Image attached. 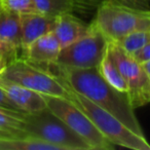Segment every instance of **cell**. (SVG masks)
<instances>
[{"label": "cell", "mask_w": 150, "mask_h": 150, "mask_svg": "<svg viewBox=\"0 0 150 150\" xmlns=\"http://www.w3.org/2000/svg\"><path fill=\"white\" fill-rule=\"evenodd\" d=\"M98 71L101 74V76L110 86H112L113 88L120 91V92H125L129 94V88H127V82L123 79L120 71L118 70L114 61L111 58L110 54L108 52V48H107V52L105 54L104 58L102 59L100 65H99Z\"/></svg>", "instance_id": "9a60e30c"}, {"label": "cell", "mask_w": 150, "mask_h": 150, "mask_svg": "<svg viewBox=\"0 0 150 150\" xmlns=\"http://www.w3.org/2000/svg\"><path fill=\"white\" fill-rule=\"evenodd\" d=\"M2 11V7H1V5H0V13Z\"/></svg>", "instance_id": "4316f807"}, {"label": "cell", "mask_w": 150, "mask_h": 150, "mask_svg": "<svg viewBox=\"0 0 150 150\" xmlns=\"http://www.w3.org/2000/svg\"><path fill=\"white\" fill-rule=\"evenodd\" d=\"M43 97L48 110L64 121L73 132L79 135L92 149L111 150L115 148L114 144L99 131L90 117L70 100L46 95H43Z\"/></svg>", "instance_id": "8992f818"}, {"label": "cell", "mask_w": 150, "mask_h": 150, "mask_svg": "<svg viewBox=\"0 0 150 150\" xmlns=\"http://www.w3.org/2000/svg\"><path fill=\"white\" fill-rule=\"evenodd\" d=\"M114 42L127 54H133L142 46L150 42V31L149 30H140V31L132 32Z\"/></svg>", "instance_id": "ac0fdd59"}, {"label": "cell", "mask_w": 150, "mask_h": 150, "mask_svg": "<svg viewBox=\"0 0 150 150\" xmlns=\"http://www.w3.org/2000/svg\"><path fill=\"white\" fill-rule=\"evenodd\" d=\"M62 50L60 42L52 32L37 38L22 50V58L38 66L46 67L54 64Z\"/></svg>", "instance_id": "30bf717a"}, {"label": "cell", "mask_w": 150, "mask_h": 150, "mask_svg": "<svg viewBox=\"0 0 150 150\" xmlns=\"http://www.w3.org/2000/svg\"><path fill=\"white\" fill-rule=\"evenodd\" d=\"M21 16L22 50L37 38L54 31L56 17H50L40 13H24Z\"/></svg>", "instance_id": "7c38bea8"}, {"label": "cell", "mask_w": 150, "mask_h": 150, "mask_svg": "<svg viewBox=\"0 0 150 150\" xmlns=\"http://www.w3.org/2000/svg\"><path fill=\"white\" fill-rule=\"evenodd\" d=\"M92 26L108 41H117L135 31L150 29V9L106 0L96 9Z\"/></svg>", "instance_id": "7a4b0ae2"}, {"label": "cell", "mask_w": 150, "mask_h": 150, "mask_svg": "<svg viewBox=\"0 0 150 150\" xmlns=\"http://www.w3.org/2000/svg\"><path fill=\"white\" fill-rule=\"evenodd\" d=\"M108 52L129 88V96L135 109L150 103V79L141 64L115 42H108Z\"/></svg>", "instance_id": "ba28073f"}, {"label": "cell", "mask_w": 150, "mask_h": 150, "mask_svg": "<svg viewBox=\"0 0 150 150\" xmlns=\"http://www.w3.org/2000/svg\"><path fill=\"white\" fill-rule=\"evenodd\" d=\"M8 63H11V61H9L6 57L0 54V74L2 73V71L5 69V67L8 65Z\"/></svg>", "instance_id": "cb8c5ba5"}, {"label": "cell", "mask_w": 150, "mask_h": 150, "mask_svg": "<svg viewBox=\"0 0 150 150\" xmlns=\"http://www.w3.org/2000/svg\"><path fill=\"white\" fill-rule=\"evenodd\" d=\"M0 88L11 101L25 113H37L47 109L43 95L28 88L9 81L0 76Z\"/></svg>", "instance_id": "9c48e42d"}, {"label": "cell", "mask_w": 150, "mask_h": 150, "mask_svg": "<svg viewBox=\"0 0 150 150\" xmlns=\"http://www.w3.org/2000/svg\"><path fill=\"white\" fill-rule=\"evenodd\" d=\"M38 13L50 17L74 11V0H33Z\"/></svg>", "instance_id": "e0dca14e"}, {"label": "cell", "mask_w": 150, "mask_h": 150, "mask_svg": "<svg viewBox=\"0 0 150 150\" xmlns=\"http://www.w3.org/2000/svg\"><path fill=\"white\" fill-rule=\"evenodd\" d=\"M0 150H60L31 136H0Z\"/></svg>", "instance_id": "5bb4252c"}, {"label": "cell", "mask_w": 150, "mask_h": 150, "mask_svg": "<svg viewBox=\"0 0 150 150\" xmlns=\"http://www.w3.org/2000/svg\"><path fill=\"white\" fill-rule=\"evenodd\" d=\"M92 30V24L86 23L72 13H66L56 17V24L52 33L60 42L61 46L68 45L83 37Z\"/></svg>", "instance_id": "8fae6325"}, {"label": "cell", "mask_w": 150, "mask_h": 150, "mask_svg": "<svg viewBox=\"0 0 150 150\" xmlns=\"http://www.w3.org/2000/svg\"><path fill=\"white\" fill-rule=\"evenodd\" d=\"M0 38L22 52L21 16L2 9L0 13Z\"/></svg>", "instance_id": "4fadbf2b"}, {"label": "cell", "mask_w": 150, "mask_h": 150, "mask_svg": "<svg viewBox=\"0 0 150 150\" xmlns=\"http://www.w3.org/2000/svg\"><path fill=\"white\" fill-rule=\"evenodd\" d=\"M0 107H3L5 109H8V110L15 111V112H21L25 113L23 111H21L13 102L11 101V99L6 96V94L4 93V91L0 88Z\"/></svg>", "instance_id": "7402d4cb"}, {"label": "cell", "mask_w": 150, "mask_h": 150, "mask_svg": "<svg viewBox=\"0 0 150 150\" xmlns=\"http://www.w3.org/2000/svg\"><path fill=\"white\" fill-rule=\"evenodd\" d=\"M26 114L0 107V131L13 136H26L24 132Z\"/></svg>", "instance_id": "2e32d148"}, {"label": "cell", "mask_w": 150, "mask_h": 150, "mask_svg": "<svg viewBox=\"0 0 150 150\" xmlns=\"http://www.w3.org/2000/svg\"><path fill=\"white\" fill-rule=\"evenodd\" d=\"M0 76L42 95L68 99V88L61 78L48 69L33 64L22 57L8 63Z\"/></svg>", "instance_id": "5b68a950"}, {"label": "cell", "mask_w": 150, "mask_h": 150, "mask_svg": "<svg viewBox=\"0 0 150 150\" xmlns=\"http://www.w3.org/2000/svg\"><path fill=\"white\" fill-rule=\"evenodd\" d=\"M108 39L92 26L83 37L62 47L54 64L65 68L98 69L108 48Z\"/></svg>", "instance_id": "52a82bcc"}, {"label": "cell", "mask_w": 150, "mask_h": 150, "mask_svg": "<svg viewBox=\"0 0 150 150\" xmlns=\"http://www.w3.org/2000/svg\"><path fill=\"white\" fill-rule=\"evenodd\" d=\"M141 66H142V68H143V70L145 71L146 75H147L150 79V61H147V62H145V63H142Z\"/></svg>", "instance_id": "d4e9b609"}, {"label": "cell", "mask_w": 150, "mask_h": 150, "mask_svg": "<svg viewBox=\"0 0 150 150\" xmlns=\"http://www.w3.org/2000/svg\"><path fill=\"white\" fill-rule=\"evenodd\" d=\"M67 88L69 91L68 100L81 109L99 131L115 146L118 145L133 150H150V143L145 137L137 135L110 112L73 91L68 86Z\"/></svg>", "instance_id": "3957f363"}, {"label": "cell", "mask_w": 150, "mask_h": 150, "mask_svg": "<svg viewBox=\"0 0 150 150\" xmlns=\"http://www.w3.org/2000/svg\"><path fill=\"white\" fill-rule=\"evenodd\" d=\"M0 136H13V135H11V134H7V133H5V132L0 131Z\"/></svg>", "instance_id": "484cf974"}, {"label": "cell", "mask_w": 150, "mask_h": 150, "mask_svg": "<svg viewBox=\"0 0 150 150\" xmlns=\"http://www.w3.org/2000/svg\"><path fill=\"white\" fill-rule=\"evenodd\" d=\"M132 56L140 64L150 61V42H148L147 44L142 46L140 50H138L136 52H134Z\"/></svg>", "instance_id": "44dd1931"}, {"label": "cell", "mask_w": 150, "mask_h": 150, "mask_svg": "<svg viewBox=\"0 0 150 150\" xmlns=\"http://www.w3.org/2000/svg\"><path fill=\"white\" fill-rule=\"evenodd\" d=\"M115 2L122 3L125 5H129L133 7H139V8H148L150 0H111Z\"/></svg>", "instance_id": "603a6c76"}, {"label": "cell", "mask_w": 150, "mask_h": 150, "mask_svg": "<svg viewBox=\"0 0 150 150\" xmlns=\"http://www.w3.org/2000/svg\"><path fill=\"white\" fill-rule=\"evenodd\" d=\"M18 54H19V50H17L13 45H11L6 41H4L3 39L0 38V54L6 57L11 62L13 60H15V59H17L19 57Z\"/></svg>", "instance_id": "ffe728a7"}, {"label": "cell", "mask_w": 150, "mask_h": 150, "mask_svg": "<svg viewBox=\"0 0 150 150\" xmlns=\"http://www.w3.org/2000/svg\"><path fill=\"white\" fill-rule=\"evenodd\" d=\"M44 68L56 74L73 91L117 117L134 133L145 137L129 94L110 86L101 76L98 69L65 68L57 64L48 65Z\"/></svg>", "instance_id": "6da1fadb"}, {"label": "cell", "mask_w": 150, "mask_h": 150, "mask_svg": "<svg viewBox=\"0 0 150 150\" xmlns=\"http://www.w3.org/2000/svg\"><path fill=\"white\" fill-rule=\"evenodd\" d=\"M24 132L27 136L54 145L60 150H93L79 135L48 109L27 113Z\"/></svg>", "instance_id": "277c9868"}, {"label": "cell", "mask_w": 150, "mask_h": 150, "mask_svg": "<svg viewBox=\"0 0 150 150\" xmlns=\"http://www.w3.org/2000/svg\"><path fill=\"white\" fill-rule=\"evenodd\" d=\"M2 9L24 15L30 13H38L33 0H0Z\"/></svg>", "instance_id": "d6986e66"}]
</instances>
